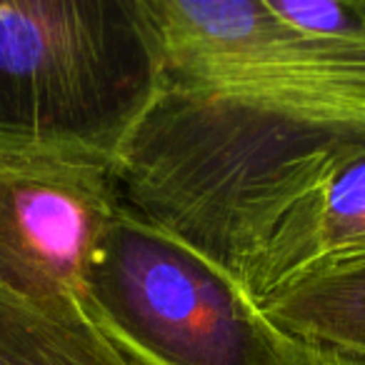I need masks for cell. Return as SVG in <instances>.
Wrapping results in <instances>:
<instances>
[{"label":"cell","instance_id":"1","mask_svg":"<svg viewBox=\"0 0 365 365\" xmlns=\"http://www.w3.org/2000/svg\"><path fill=\"white\" fill-rule=\"evenodd\" d=\"M158 91L140 0H0V155L118 165Z\"/></svg>","mask_w":365,"mask_h":365},{"label":"cell","instance_id":"2","mask_svg":"<svg viewBox=\"0 0 365 365\" xmlns=\"http://www.w3.org/2000/svg\"><path fill=\"white\" fill-rule=\"evenodd\" d=\"M81 305L135 365H290L300 350L233 275L128 205L98 240Z\"/></svg>","mask_w":365,"mask_h":365},{"label":"cell","instance_id":"3","mask_svg":"<svg viewBox=\"0 0 365 365\" xmlns=\"http://www.w3.org/2000/svg\"><path fill=\"white\" fill-rule=\"evenodd\" d=\"M160 88L290 91L365 103V41L290 23L273 0H140Z\"/></svg>","mask_w":365,"mask_h":365},{"label":"cell","instance_id":"4","mask_svg":"<svg viewBox=\"0 0 365 365\" xmlns=\"http://www.w3.org/2000/svg\"><path fill=\"white\" fill-rule=\"evenodd\" d=\"M123 205L115 165L0 155V290L43 308L81 305L98 240Z\"/></svg>","mask_w":365,"mask_h":365},{"label":"cell","instance_id":"5","mask_svg":"<svg viewBox=\"0 0 365 365\" xmlns=\"http://www.w3.org/2000/svg\"><path fill=\"white\" fill-rule=\"evenodd\" d=\"M365 265V148L338 153L265 223L238 283L268 295L335 270Z\"/></svg>","mask_w":365,"mask_h":365},{"label":"cell","instance_id":"6","mask_svg":"<svg viewBox=\"0 0 365 365\" xmlns=\"http://www.w3.org/2000/svg\"><path fill=\"white\" fill-rule=\"evenodd\" d=\"M258 305L298 343L365 363V265L303 280Z\"/></svg>","mask_w":365,"mask_h":365},{"label":"cell","instance_id":"7","mask_svg":"<svg viewBox=\"0 0 365 365\" xmlns=\"http://www.w3.org/2000/svg\"><path fill=\"white\" fill-rule=\"evenodd\" d=\"M0 365H135L83 305L43 308L0 290Z\"/></svg>","mask_w":365,"mask_h":365},{"label":"cell","instance_id":"8","mask_svg":"<svg viewBox=\"0 0 365 365\" xmlns=\"http://www.w3.org/2000/svg\"><path fill=\"white\" fill-rule=\"evenodd\" d=\"M290 365H365V363H355V360L340 358V355L328 353V350H318V348H310V345L300 343L298 355H295Z\"/></svg>","mask_w":365,"mask_h":365}]
</instances>
